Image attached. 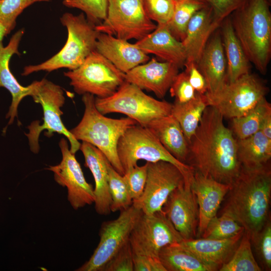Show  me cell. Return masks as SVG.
Listing matches in <instances>:
<instances>
[{"instance_id": "12", "label": "cell", "mask_w": 271, "mask_h": 271, "mask_svg": "<svg viewBox=\"0 0 271 271\" xmlns=\"http://www.w3.org/2000/svg\"><path fill=\"white\" fill-rule=\"evenodd\" d=\"M142 212L132 204L120 211L115 219L103 222L99 243L89 259L76 271H102L106 264L129 240L130 233Z\"/></svg>"}, {"instance_id": "42", "label": "cell", "mask_w": 271, "mask_h": 271, "mask_svg": "<svg viewBox=\"0 0 271 271\" xmlns=\"http://www.w3.org/2000/svg\"><path fill=\"white\" fill-rule=\"evenodd\" d=\"M208 7L215 20L221 24L231 14L240 8L246 0H199Z\"/></svg>"}, {"instance_id": "14", "label": "cell", "mask_w": 271, "mask_h": 271, "mask_svg": "<svg viewBox=\"0 0 271 271\" xmlns=\"http://www.w3.org/2000/svg\"><path fill=\"white\" fill-rule=\"evenodd\" d=\"M146 184L142 196L132 205L145 214L162 210L171 193L184 182L181 171L173 164L148 162Z\"/></svg>"}, {"instance_id": "17", "label": "cell", "mask_w": 271, "mask_h": 271, "mask_svg": "<svg viewBox=\"0 0 271 271\" xmlns=\"http://www.w3.org/2000/svg\"><path fill=\"white\" fill-rule=\"evenodd\" d=\"M179 67L168 62H160L153 58L124 73V80L141 89L153 92L163 98L179 73Z\"/></svg>"}, {"instance_id": "32", "label": "cell", "mask_w": 271, "mask_h": 271, "mask_svg": "<svg viewBox=\"0 0 271 271\" xmlns=\"http://www.w3.org/2000/svg\"><path fill=\"white\" fill-rule=\"evenodd\" d=\"M206 6L199 0H182L176 3L173 17L167 25L171 34L182 42L188 24L194 14Z\"/></svg>"}, {"instance_id": "13", "label": "cell", "mask_w": 271, "mask_h": 271, "mask_svg": "<svg viewBox=\"0 0 271 271\" xmlns=\"http://www.w3.org/2000/svg\"><path fill=\"white\" fill-rule=\"evenodd\" d=\"M183 240L163 209L152 214L142 212L129 237L133 254L158 258L163 247Z\"/></svg>"}, {"instance_id": "10", "label": "cell", "mask_w": 271, "mask_h": 271, "mask_svg": "<svg viewBox=\"0 0 271 271\" xmlns=\"http://www.w3.org/2000/svg\"><path fill=\"white\" fill-rule=\"evenodd\" d=\"M64 75L77 94L89 93L100 98L112 95L125 81L124 73L95 50L79 67Z\"/></svg>"}, {"instance_id": "2", "label": "cell", "mask_w": 271, "mask_h": 271, "mask_svg": "<svg viewBox=\"0 0 271 271\" xmlns=\"http://www.w3.org/2000/svg\"><path fill=\"white\" fill-rule=\"evenodd\" d=\"M226 195L221 213L235 219L250 238L270 218V163L254 169L241 167Z\"/></svg>"}, {"instance_id": "34", "label": "cell", "mask_w": 271, "mask_h": 271, "mask_svg": "<svg viewBox=\"0 0 271 271\" xmlns=\"http://www.w3.org/2000/svg\"><path fill=\"white\" fill-rule=\"evenodd\" d=\"M108 187L111 199V212L127 209L132 204V199L123 175L117 172L110 164L108 165Z\"/></svg>"}, {"instance_id": "18", "label": "cell", "mask_w": 271, "mask_h": 271, "mask_svg": "<svg viewBox=\"0 0 271 271\" xmlns=\"http://www.w3.org/2000/svg\"><path fill=\"white\" fill-rule=\"evenodd\" d=\"M191 187L198 206L197 237L201 236L210 221L216 216L230 185L224 184L195 171Z\"/></svg>"}, {"instance_id": "48", "label": "cell", "mask_w": 271, "mask_h": 271, "mask_svg": "<svg viewBox=\"0 0 271 271\" xmlns=\"http://www.w3.org/2000/svg\"><path fill=\"white\" fill-rule=\"evenodd\" d=\"M174 2H175L176 3H177V2H179L181 1H182V0H173Z\"/></svg>"}, {"instance_id": "11", "label": "cell", "mask_w": 271, "mask_h": 271, "mask_svg": "<svg viewBox=\"0 0 271 271\" xmlns=\"http://www.w3.org/2000/svg\"><path fill=\"white\" fill-rule=\"evenodd\" d=\"M157 27L147 15L142 0H108L106 17L95 28L117 38L139 41Z\"/></svg>"}, {"instance_id": "33", "label": "cell", "mask_w": 271, "mask_h": 271, "mask_svg": "<svg viewBox=\"0 0 271 271\" xmlns=\"http://www.w3.org/2000/svg\"><path fill=\"white\" fill-rule=\"evenodd\" d=\"M220 271H260L252 253L249 236L244 232L230 259L223 264Z\"/></svg>"}, {"instance_id": "25", "label": "cell", "mask_w": 271, "mask_h": 271, "mask_svg": "<svg viewBox=\"0 0 271 271\" xmlns=\"http://www.w3.org/2000/svg\"><path fill=\"white\" fill-rule=\"evenodd\" d=\"M197 67L205 80L207 93H213L226 82L227 63L222 41L216 34L207 42Z\"/></svg>"}, {"instance_id": "41", "label": "cell", "mask_w": 271, "mask_h": 271, "mask_svg": "<svg viewBox=\"0 0 271 271\" xmlns=\"http://www.w3.org/2000/svg\"><path fill=\"white\" fill-rule=\"evenodd\" d=\"M133 252L129 241L106 264L102 271H133Z\"/></svg>"}, {"instance_id": "7", "label": "cell", "mask_w": 271, "mask_h": 271, "mask_svg": "<svg viewBox=\"0 0 271 271\" xmlns=\"http://www.w3.org/2000/svg\"><path fill=\"white\" fill-rule=\"evenodd\" d=\"M117 152L124 173L138 165V161H165L173 164L181 171L185 183L191 184L194 169L175 158L147 127L138 124L129 127L119 140Z\"/></svg>"}, {"instance_id": "45", "label": "cell", "mask_w": 271, "mask_h": 271, "mask_svg": "<svg viewBox=\"0 0 271 271\" xmlns=\"http://www.w3.org/2000/svg\"><path fill=\"white\" fill-rule=\"evenodd\" d=\"M185 72L187 74L189 82L197 93L205 94L207 92V84L204 77L193 63H186Z\"/></svg>"}, {"instance_id": "29", "label": "cell", "mask_w": 271, "mask_h": 271, "mask_svg": "<svg viewBox=\"0 0 271 271\" xmlns=\"http://www.w3.org/2000/svg\"><path fill=\"white\" fill-rule=\"evenodd\" d=\"M159 258L166 271L218 270L179 243L163 247L159 252Z\"/></svg>"}, {"instance_id": "39", "label": "cell", "mask_w": 271, "mask_h": 271, "mask_svg": "<svg viewBox=\"0 0 271 271\" xmlns=\"http://www.w3.org/2000/svg\"><path fill=\"white\" fill-rule=\"evenodd\" d=\"M49 0H0V22L11 31L16 25V19L23 11L32 4Z\"/></svg>"}, {"instance_id": "1", "label": "cell", "mask_w": 271, "mask_h": 271, "mask_svg": "<svg viewBox=\"0 0 271 271\" xmlns=\"http://www.w3.org/2000/svg\"><path fill=\"white\" fill-rule=\"evenodd\" d=\"M223 116L208 106L189 142L186 164L202 175L231 185L241 165L237 156V141L226 127Z\"/></svg>"}, {"instance_id": "9", "label": "cell", "mask_w": 271, "mask_h": 271, "mask_svg": "<svg viewBox=\"0 0 271 271\" xmlns=\"http://www.w3.org/2000/svg\"><path fill=\"white\" fill-rule=\"evenodd\" d=\"M268 92L264 83L249 73L204 95L208 106L216 109L223 118L232 119L247 114Z\"/></svg>"}, {"instance_id": "38", "label": "cell", "mask_w": 271, "mask_h": 271, "mask_svg": "<svg viewBox=\"0 0 271 271\" xmlns=\"http://www.w3.org/2000/svg\"><path fill=\"white\" fill-rule=\"evenodd\" d=\"M149 18L158 25H167L171 21L176 2L173 0H142Z\"/></svg>"}, {"instance_id": "23", "label": "cell", "mask_w": 271, "mask_h": 271, "mask_svg": "<svg viewBox=\"0 0 271 271\" xmlns=\"http://www.w3.org/2000/svg\"><path fill=\"white\" fill-rule=\"evenodd\" d=\"M134 44L148 55L154 54L179 68L184 66L186 55L183 45L173 36L167 25H157L154 31Z\"/></svg>"}, {"instance_id": "22", "label": "cell", "mask_w": 271, "mask_h": 271, "mask_svg": "<svg viewBox=\"0 0 271 271\" xmlns=\"http://www.w3.org/2000/svg\"><path fill=\"white\" fill-rule=\"evenodd\" d=\"M220 24L207 6L194 14L188 24L185 37L181 42L186 55L185 64L193 63L197 65L211 35Z\"/></svg>"}, {"instance_id": "3", "label": "cell", "mask_w": 271, "mask_h": 271, "mask_svg": "<svg viewBox=\"0 0 271 271\" xmlns=\"http://www.w3.org/2000/svg\"><path fill=\"white\" fill-rule=\"evenodd\" d=\"M233 13L232 27L247 59L261 74L265 75L271 57L268 1L246 0Z\"/></svg>"}, {"instance_id": "35", "label": "cell", "mask_w": 271, "mask_h": 271, "mask_svg": "<svg viewBox=\"0 0 271 271\" xmlns=\"http://www.w3.org/2000/svg\"><path fill=\"white\" fill-rule=\"evenodd\" d=\"M244 231L243 227L232 217L222 213L220 216H216L210 221L201 237L215 239H227Z\"/></svg>"}, {"instance_id": "31", "label": "cell", "mask_w": 271, "mask_h": 271, "mask_svg": "<svg viewBox=\"0 0 271 271\" xmlns=\"http://www.w3.org/2000/svg\"><path fill=\"white\" fill-rule=\"evenodd\" d=\"M271 115V104L265 97L246 115L232 118L231 131L236 139L246 138L260 130L267 116Z\"/></svg>"}, {"instance_id": "36", "label": "cell", "mask_w": 271, "mask_h": 271, "mask_svg": "<svg viewBox=\"0 0 271 271\" xmlns=\"http://www.w3.org/2000/svg\"><path fill=\"white\" fill-rule=\"evenodd\" d=\"M66 7L83 11L87 20L95 26L100 25L106 18L108 0H63Z\"/></svg>"}, {"instance_id": "26", "label": "cell", "mask_w": 271, "mask_h": 271, "mask_svg": "<svg viewBox=\"0 0 271 271\" xmlns=\"http://www.w3.org/2000/svg\"><path fill=\"white\" fill-rule=\"evenodd\" d=\"M147 127L164 147L179 161L186 163L189 142L178 121L171 114L155 118Z\"/></svg>"}, {"instance_id": "16", "label": "cell", "mask_w": 271, "mask_h": 271, "mask_svg": "<svg viewBox=\"0 0 271 271\" xmlns=\"http://www.w3.org/2000/svg\"><path fill=\"white\" fill-rule=\"evenodd\" d=\"M162 209L183 240L197 237L198 206L191 184L184 182L176 188Z\"/></svg>"}, {"instance_id": "8", "label": "cell", "mask_w": 271, "mask_h": 271, "mask_svg": "<svg viewBox=\"0 0 271 271\" xmlns=\"http://www.w3.org/2000/svg\"><path fill=\"white\" fill-rule=\"evenodd\" d=\"M95 105L104 115L122 113L143 126L155 118L171 114L172 107V103L156 99L125 81L112 95L95 97Z\"/></svg>"}, {"instance_id": "27", "label": "cell", "mask_w": 271, "mask_h": 271, "mask_svg": "<svg viewBox=\"0 0 271 271\" xmlns=\"http://www.w3.org/2000/svg\"><path fill=\"white\" fill-rule=\"evenodd\" d=\"M222 24V44L227 63V82H232L250 73L247 59L233 28L231 20L226 18Z\"/></svg>"}, {"instance_id": "15", "label": "cell", "mask_w": 271, "mask_h": 271, "mask_svg": "<svg viewBox=\"0 0 271 271\" xmlns=\"http://www.w3.org/2000/svg\"><path fill=\"white\" fill-rule=\"evenodd\" d=\"M59 146L62 154L59 164L50 166L46 169L52 171L56 182L67 189V199L74 210L94 203V189L84 176L80 164L75 154L69 147L67 141L62 138Z\"/></svg>"}, {"instance_id": "24", "label": "cell", "mask_w": 271, "mask_h": 271, "mask_svg": "<svg viewBox=\"0 0 271 271\" xmlns=\"http://www.w3.org/2000/svg\"><path fill=\"white\" fill-rule=\"evenodd\" d=\"M244 232L227 239H215L199 237L183 240L179 243L219 270L220 267L232 256Z\"/></svg>"}, {"instance_id": "6", "label": "cell", "mask_w": 271, "mask_h": 271, "mask_svg": "<svg viewBox=\"0 0 271 271\" xmlns=\"http://www.w3.org/2000/svg\"><path fill=\"white\" fill-rule=\"evenodd\" d=\"M29 87V96L36 103L41 105L43 112L42 125L35 121L27 127L29 132L26 133V136L28 139L32 152L34 153L39 152L40 134L44 130H46L45 136L48 137L52 136L53 133L64 136L70 144L71 152L75 154L80 150L81 144L67 129L62 121L61 116L63 112L61 108L65 101L62 88L45 78L33 81Z\"/></svg>"}, {"instance_id": "19", "label": "cell", "mask_w": 271, "mask_h": 271, "mask_svg": "<svg viewBox=\"0 0 271 271\" xmlns=\"http://www.w3.org/2000/svg\"><path fill=\"white\" fill-rule=\"evenodd\" d=\"M80 150L85 159V166L90 170L94 178L95 210L99 215H108L111 212V203L108 187L110 163L102 152L88 143L82 142Z\"/></svg>"}, {"instance_id": "43", "label": "cell", "mask_w": 271, "mask_h": 271, "mask_svg": "<svg viewBox=\"0 0 271 271\" xmlns=\"http://www.w3.org/2000/svg\"><path fill=\"white\" fill-rule=\"evenodd\" d=\"M169 90L171 97H175V101L179 103L187 102L193 98L196 94L185 71L177 75Z\"/></svg>"}, {"instance_id": "28", "label": "cell", "mask_w": 271, "mask_h": 271, "mask_svg": "<svg viewBox=\"0 0 271 271\" xmlns=\"http://www.w3.org/2000/svg\"><path fill=\"white\" fill-rule=\"evenodd\" d=\"M236 141L237 156L242 167L254 169L269 163L271 139L266 137L261 131Z\"/></svg>"}, {"instance_id": "20", "label": "cell", "mask_w": 271, "mask_h": 271, "mask_svg": "<svg viewBox=\"0 0 271 271\" xmlns=\"http://www.w3.org/2000/svg\"><path fill=\"white\" fill-rule=\"evenodd\" d=\"M24 34V30L21 29L16 32L11 38L6 46L3 41H0V88L7 89L12 97L11 104L6 118H9L8 125L12 124L16 117H18V109L21 101L24 98L29 96V85L22 86L11 72L9 67L11 58L14 54L20 55L18 48L20 41Z\"/></svg>"}, {"instance_id": "30", "label": "cell", "mask_w": 271, "mask_h": 271, "mask_svg": "<svg viewBox=\"0 0 271 271\" xmlns=\"http://www.w3.org/2000/svg\"><path fill=\"white\" fill-rule=\"evenodd\" d=\"M207 106L204 94L198 93L187 102L172 103L171 114L179 122L188 142L194 134Z\"/></svg>"}, {"instance_id": "5", "label": "cell", "mask_w": 271, "mask_h": 271, "mask_svg": "<svg viewBox=\"0 0 271 271\" xmlns=\"http://www.w3.org/2000/svg\"><path fill=\"white\" fill-rule=\"evenodd\" d=\"M60 21L68 31L67 40L63 47L47 61L38 65L25 66L22 76L40 71L50 72L60 68L75 69L95 50L100 33L96 29V26L87 20L84 13L75 16L65 13Z\"/></svg>"}, {"instance_id": "44", "label": "cell", "mask_w": 271, "mask_h": 271, "mask_svg": "<svg viewBox=\"0 0 271 271\" xmlns=\"http://www.w3.org/2000/svg\"><path fill=\"white\" fill-rule=\"evenodd\" d=\"M133 271H166L159 258L133 253Z\"/></svg>"}, {"instance_id": "47", "label": "cell", "mask_w": 271, "mask_h": 271, "mask_svg": "<svg viewBox=\"0 0 271 271\" xmlns=\"http://www.w3.org/2000/svg\"><path fill=\"white\" fill-rule=\"evenodd\" d=\"M11 32L10 29L0 22V41H3L4 37L7 36Z\"/></svg>"}, {"instance_id": "37", "label": "cell", "mask_w": 271, "mask_h": 271, "mask_svg": "<svg viewBox=\"0 0 271 271\" xmlns=\"http://www.w3.org/2000/svg\"><path fill=\"white\" fill-rule=\"evenodd\" d=\"M261 266L266 270H271V222L270 218L262 229L250 238Z\"/></svg>"}, {"instance_id": "46", "label": "cell", "mask_w": 271, "mask_h": 271, "mask_svg": "<svg viewBox=\"0 0 271 271\" xmlns=\"http://www.w3.org/2000/svg\"><path fill=\"white\" fill-rule=\"evenodd\" d=\"M267 138L271 139V115H268L263 121L260 130Z\"/></svg>"}, {"instance_id": "4", "label": "cell", "mask_w": 271, "mask_h": 271, "mask_svg": "<svg viewBox=\"0 0 271 271\" xmlns=\"http://www.w3.org/2000/svg\"><path fill=\"white\" fill-rule=\"evenodd\" d=\"M82 100L85 107L82 118L70 131L77 140L98 149L113 168L123 175L124 171L117 152L118 142L129 127L138 123L128 117L115 119L105 116L96 108L92 94H83Z\"/></svg>"}, {"instance_id": "21", "label": "cell", "mask_w": 271, "mask_h": 271, "mask_svg": "<svg viewBox=\"0 0 271 271\" xmlns=\"http://www.w3.org/2000/svg\"><path fill=\"white\" fill-rule=\"evenodd\" d=\"M95 50L124 73L150 60L134 44L105 33H99Z\"/></svg>"}, {"instance_id": "40", "label": "cell", "mask_w": 271, "mask_h": 271, "mask_svg": "<svg viewBox=\"0 0 271 271\" xmlns=\"http://www.w3.org/2000/svg\"><path fill=\"white\" fill-rule=\"evenodd\" d=\"M148 165V162L141 166L137 165L126 171L123 175L133 201L138 199L144 192L147 181Z\"/></svg>"}]
</instances>
